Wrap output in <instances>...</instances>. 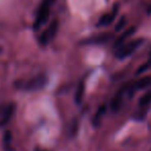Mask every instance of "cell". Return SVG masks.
I'll return each mask as SVG.
<instances>
[{"label":"cell","instance_id":"6da1fadb","mask_svg":"<svg viewBox=\"0 0 151 151\" xmlns=\"http://www.w3.org/2000/svg\"><path fill=\"white\" fill-rule=\"evenodd\" d=\"M144 42L143 38H137V40H130L128 42H125L124 45H122L119 49H117L116 52V57L120 60L125 59L127 57H129L130 55H132Z\"/></svg>","mask_w":151,"mask_h":151},{"label":"cell","instance_id":"7a4b0ae2","mask_svg":"<svg viewBox=\"0 0 151 151\" xmlns=\"http://www.w3.org/2000/svg\"><path fill=\"white\" fill-rule=\"evenodd\" d=\"M47 84H48V77L45 73H42V75H38L28 80L24 84L23 88L27 91H38L45 88Z\"/></svg>","mask_w":151,"mask_h":151},{"label":"cell","instance_id":"3957f363","mask_svg":"<svg viewBox=\"0 0 151 151\" xmlns=\"http://www.w3.org/2000/svg\"><path fill=\"white\" fill-rule=\"evenodd\" d=\"M49 17H50V4L42 2L40 5L37 13H36V18L33 24L34 30H38L42 26H44L48 21Z\"/></svg>","mask_w":151,"mask_h":151},{"label":"cell","instance_id":"277c9868","mask_svg":"<svg viewBox=\"0 0 151 151\" xmlns=\"http://www.w3.org/2000/svg\"><path fill=\"white\" fill-rule=\"evenodd\" d=\"M58 28H59L58 20H53V21L51 22L50 25L47 27V29L45 30V31L42 33V35H40V44L44 45V46L50 44V42L54 40L55 36H56L57 31H58Z\"/></svg>","mask_w":151,"mask_h":151},{"label":"cell","instance_id":"5b68a950","mask_svg":"<svg viewBox=\"0 0 151 151\" xmlns=\"http://www.w3.org/2000/svg\"><path fill=\"white\" fill-rule=\"evenodd\" d=\"M150 85H151V76H144V77L139 79L134 84H132L129 87L126 88V94H129V96H132V94L136 91L145 89L150 86Z\"/></svg>","mask_w":151,"mask_h":151},{"label":"cell","instance_id":"8992f818","mask_svg":"<svg viewBox=\"0 0 151 151\" xmlns=\"http://www.w3.org/2000/svg\"><path fill=\"white\" fill-rule=\"evenodd\" d=\"M15 105L14 104H9L5 105L0 109V127L9 123V120L12 119L14 113H15Z\"/></svg>","mask_w":151,"mask_h":151},{"label":"cell","instance_id":"52a82bcc","mask_svg":"<svg viewBox=\"0 0 151 151\" xmlns=\"http://www.w3.org/2000/svg\"><path fill=\"white\" fill-rule=\"evenodd\" d=\"M117 14H118V5L115 4L113 7V9H112L111 12L105 14V15H103L101 18H99L96 26L97 27H105V26H109L110 24L113 23V21L115 20Z\"/></svg>","mask_w":151,"mask_h":151},{"label":"cell","instance_id":"ba28073f","mask_svg":"<svg viewBox=\"0 0 151 151\" xmlns=\"http://www.w3.org/2000/svg\"><path fill=\"white\" fill-rule=\"evenodd\" d=\"M134 31H136V27H130L128 28L127 30H126L125 32H123V33L121 34V35L119 36V37L116 40L115 44H114V48L117 50V49H119L120 47L122 46V45L125 44V42L128 40V38L130 37V36L132 35V34L134 33Z\"/></svg>","mask_w":151,"mask_h":151},{"label":"cell","instance_id":"9c48e42d","mask_svg":"<svg viewBox=\"0 0 151 151\" xmlns=\"http://www.w3.org/2000/svg\"><path fill=\"white\" fill-rule=\"evenodd\" d=\"M124 94H126V90L124 88H122V89H120L117 94L114 96L113 101H111V109L113 110V111L119 110L120 106H121V104H122V101H123Z\"/></svg>","mask_w":151,"mask_h":151},{"label":"cell","instance_id":"30bf717a","mask_svg":"<svg viewBox=\"0 0 151 151\" xmlns=\"http://www.w3.org/2000/svg\"><path fill=\"white\" fill-rule=\"evenodd\" d=\"M84 93H85V82H84V80H81L80 83L78 84L77 90H76V94H75L76 103L77 104L82 103L83 97H84Z\"/></svg>","mask_w":151,"mask_h":151},{"label":"cell","instance_id":"8fae6325","mask_svg":"<svg viewBox=\"0 0 151 151\" xmlns=\"http://www.w3.org/2000/svg\"><path fill=\"white\" fill-rule=\"evenodd\" d=\"M106 111H107V106L106 105L99 106V108L97 109L96 113H95L94 117H93V120H92L93 125L94 126L99 125V123H101V118H103V116L105 115Z\"/></svg>","mask_w":151,"mask_h":151},{"label":"cell","instance_id":"7c38bea8","mask_svg":"<svg viewBox=\"0 0 151 151\" xmlns=\"http://www.w3.org/2000/svg\"><path fill=\"white\" fill-rule=\"evenodd\" d=\"M112 37V35L110 34H101L99 36H93L88 40H84V44H99V42H105L107 40H109V38Z\"/></svg>","mask_w":151,"mask_h":151},{"label":"cell","instance_id":"4fadbf2b","mask_svg":"<svg viewBox=\"0 0 151 151\" xmlns=\"http://www.w3.org/2000/svg\"><path fill=\"white\" fill-rule=\"evenodd\" d=\"M150 104H151V90H149L140 99L139 105H140L141 108H147Z\"/></svg>","mask_w":151,"mask_h":151},{"label":"cell","instance_id":"5bb4252c","mask_svg":"<svg viewBox=\"0 0 151 151\" xmlns=\"http://www.w3.org/2000/svg\"><path fill=\"white\" fill-rule=\"evenodd\" d=\"M151 67V51H150V55H149V59L148 61H147L146 63H144V64H142L140 67H139V71L140 73H145V71L147 70V69H149Z\"/></svg>","mask_w":151,"mask_h":151},{"label":"cell","instance_id":"9a60e30c","mask_svg":"<svg viewBox=\"0 0 151 151\" xmlns=\"http://www.w3.org/2000/svg\"><path fill=\"white\" fill-rule=\"evenodd\" d=\"M127 23V22H126V18L124 17H121L119 19V22H118V24L117 25H116V27H115V31H120V30L122 29V28L124 27V26H125V24Z\"/></svg>","mask_w":151,"mask_h":151},{"label":"cell","instance_id":"2e32d148","mask_svg":"<svg viewBox=\"0 0 151 151\" xmlns=\"http://www.w3.org/2000/svg\"><path fill=\"white\" fill-rule=\"evenodd\" d=\"M54 1H55V0H44V2L48 3V4H51V3H53Z\"/></svg>","mask_w":151,"mask_h":151}]
</instances>
